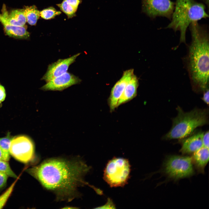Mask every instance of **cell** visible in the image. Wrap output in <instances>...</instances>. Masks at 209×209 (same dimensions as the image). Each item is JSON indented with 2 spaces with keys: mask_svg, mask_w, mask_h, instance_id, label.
<instances>
[{
  "mask_svg": "<svg viewBox=\"0 0 209 209\" xmlns=\"http://www.w3.org/2000/svg\"><path fill=\"white\" fill-rule=\"evenodd\" d=\"M90 169L79 158H53L45 160L27 170L57 199L71 201L78 195V188L88 183L84 177Z\"/></svg>",
  "mask_w": 209,
  "mask_h": 209,
  "instance_id": "1",
  "label": "cell"
},
{
  "mask_svg": "<svg viewBox=\"0 0 209 209\" xmlns=\"http://www.w3.org/2000/svg\"><path fill=\"white\" fill-rule=\"evenodd\" d=\"M77 10L79 5L82 3L81 0H65Z\"/></svg>",
  "mask_w": 209,
  "mask_h": 209,
  "instance_id": "25",
  "label": "cell"
},
{
  "mask_svg": "<svg viewBox=\"0 0 209 209\" xmlns=\"http://www.w3.org/2000/svg\"><path fill=\"white\" fill-rule=\"evenodd\" d=\"M62 13L61 11L57 10L55 8L50 6L45 8L40 12V17L45 20L54 18Z\"/></svg>",
  "mask_w": 209,
  "mask_h": 209,
  "instance_id": "19",
  "label": "cell"
},
{
  "mask_svg": "<svg viewBox=\"0 0 209 209\" xmlns=\"http://www.w3.org/2000/svg\"><path fill=\"white\" fill-rule=\"evenodd\" d=\"M9 159L10 158L4 154L0 147V160L8 161Z\"/></svg>",
  "mask_w": 209,
  "mask_h": 209,
  "instance_id": "29",
  "label": "cell"
},
{
  "mask_svg": "<svg viewBox=\"0 0 209 209\" xmlns=\"http://www.w3.org/2000/svg\"><path fill=\"white\" fill-rule=\"evenodd\" d=\"M175 4L171 21L166 28L179 31L180 42L185 43L188 27L192 23L207 18L208 15L204 4L194 0H176Z\"/></svg>",
  "mask_w": 209,
  "mask_h": 209,
  "instance_id": "3",
  "label": "cell"
},
{
  "mask_svg": "<svg viewBox=\"0 0 209 209\" xmlns=\"http://www.w3.org/2000/svg\"><path fill=\"white\" fill-rule=\"evenodd\" d=\"M0 172L6 174L8 176L18 178L11 168L8 161L0 160Z\"/></svg>",
  "mask_w": 209,
  "mask_h": 209,
  "instance_id": "20",
  "label": "cell"
},
{
  "mask_svg": "<svg viewBox=\"0 0 209 209\" xmlns=\"http://www.w3.org/2000/svg\"><path fill=\"white\" fill-rule=\"evenodd\" d=\"M5 4L3 5L0 13V22L3 25L5 34L8 36L16 39H28L30 37L29 33L25 26H18L13 25L8 21L6 17Z\"/></svg>",
  "mask_w": 209,
  "mask_h": 209,
  "instance_id": "12",
  "label": "cell"
},
{
  "mask_svg": "<svg viewBox=\"0 0 209 209\" xmlns=\"http://www.w3.org/2000/svg\"><path fill=\"white\" fill-rule=\"evenodd\" d=\"M10 154L24 163L32 161L35 156L34 144L28 137L20 136L12 139L9 148Z\"/></svg>",
  "mask_w": 209,
  "mask_h": 209,
  "instance_id": "7",
  "label": "cell"
},
{
  "mask_svg": "<svg viewBox=\"0 0 209 209\" xmlns=\"http://www.w3.org/2000/svg\"><path fill=\"white\" fill-rule=\"evenodd\" d=\"M139 86L138 79L134 74L127 83L118 102L117 107L135 98L137 95Z\"/></svg>",
  "mask_w": 209,
  "mask_h": 209,
  "instance_id": "14",
  "label": "cell"
},
{
  "mask_svg": "<svg viewBox=\"0 0 209 209\" xmlns=\"http://www.w3.org/2000/svg\"><path fill=\"white\" fill-rule=\"evenodd\" d=\"M203 96L202 98V100L206 104L208 105L209 104V90L208 87L204 91Z\"/></svg>",
  "mask_w": 209,
  "mask_h": 209,
  "instance_id": "27",
  "label": "cell"
},
{
  "mask_svg": "<svg viewBox=\"0 0 209 209\" xmlns=\"http://www.w3.org/2000/svg\"><path fill=\"white\" fill-rule=\"evenodd\" d=\"M5 12L8 21L11 24L18 26H25L27 21L23 9H15L9 12L6 7Z\"/></svg>",
  "mask_w": 209,
  "mask_h": 209,
  "instance_id": "15",
  "label": "cell"
},
{
  "mask_svg": "<svg viewBox=\"0 0 209 209\" xmlns=\"http://www.w3.org/2000/svg\"><path fill=\"white\" fill-rule=\"evenodd\" d=\"M6 97V93L4 87L0 84V103L3 101Z\"/></svg>",
  "mask_w": 209,
  "mask_h": 209,
  "instance_id": "26",
  "label": "cell"
},
{
  "mask_svg": "<svg viewBox=\"0 0 209 209\" xmlns=\"http://www.w3.org/2000/svg\"><path fill=\"white\" fill-rule=\"evenodd\" d=\"M102 207L101 208H115L114 207L115 206L112 202L111 199H108L107 203Z\"/></svg>",
  "mask_w": 209,
  "mask_h": 209,
  "instance_id": "28",
  "label": "cell"
},
{
  "mask_svg": "<svg viewBox=\"0 0 209 209\" xmlns=\"http://www.w3.org/2000/svg\"><path fill=\"white\" fill-rule=\"evenodd\" d=\"M8 177L6 174L0 172V190L6 186Z\"/></svg>",
  "mask_w": 209,
  "mask_h": 209,
  "instance_id": "23",
  "label": "cell"
},
{
  "mask_svg": "<svg viewBox=\"0 0 209 209\" xmlns=\"http://www.w3.org/2000/svg\"><path fill=\"white\" fill-rule=\"evenodd\" d=\"M27 22L30 25L35 26L40 17V11L33 5L26 6L23 9Z\"/></svg>",
  "mask_w": 209,
  "mask_h": 209,
  "instance_id": "17",
  "label": "cell"
},
{
  "mask_svg": "<svg viewBox=\"0 0 209 209\" xmlns=\"http://www.w3.org/2000/svg\"><path fill=\"white\" fill-rule=\"evenodd\" d=\"M204 2L206 3L207 5H208V0H203Z\"/></svg>",
  "mask_w": 209,
  "mask_h": 209,
  "instance_id": "30",
  "label": "cell"
},
{
  "mask_svg": "<svg viewBox=\"0 0 209 209\" xmlns=\"http://www.w3.org/2000/svg\"><path fill=\"white\" fill-rule=\"evenodd\" d=\"M192 40L186 58V66L191 84L196 91L208 87L209 37L207 28L197 21L189 26Z\"/></svg>",
  "mask_w": 209,
  "mask_h": 209,
  "instance_id": "2",
  "label": "cell"
},
{
  "mask_svg": "<svg viewBox=\"0 0 209 209\" xmlns=\"http://www.w3.org/2000/svg\"><path fill=\"white\" fill-rule=\"evenodd\" d=\"M174 4L171 0H142V11L152 19L161 16L170 19Z\"/></svg>",
  "mask_w": 209,
  "mask_h": 209,
  "instance_id": "8",
  "label": "cell"
},
{
  "mask_svg": "<svg viewBox=\"0 0 209 209\" xmlns=\"http://www.w3.org/2000/svg\"><path fill=\"white\" fill-rule=\"evenodd\" d=\"M134 75V70L130 69L123 72L121 78L114 85L108 100L110 111H113L117 107L118 102L127 83Z\"/></svg>",
  "mask_w": 209,
  "mask_h": 209,
  "instance_id": "10",
  "label": "cell"
},
{
  "mask_svg": "<svg viewBox=\"0 0 209 209\" xmlns=\"http://www.w3.org/2000/svg\"><path fill=\"white\" fill-rule=\"evenodd\" d=\"M178 114L173 119L172 127L164 136L166 139H181L191 134L197 127L208 123L206 110L194 109L185 112L179 107L177 109Z\"/></svg>",
  "mask_w": 209,
  "mask_h": 209,
  "instance_id": "4",
  "label": "cell"
},
{
  "mask_svg": "<svg viewBox=\"0 0 209 209\" xmlns=\"http://www.w3.org/2000/svg\"><path fill=\"white\" fill-rule=\"evenodd\" d=\"M12 140L9 136L0 138V147L4 154L10 158L9 148Z\"/></svg>",
  "mask_w": 209,
  "mask_h": 209,
  "instance_id": "21",
  "label": "cell"
},
{
  "mask_svg": "<svg viewBox=\"0 0 209 209\" xmlns=\"http://www.w3.org/2000/svg\"><path fill=\"white\" fill-rule=\"evenodd\" d=\"M18 179H17L10 187L0 196V209L2 208L5 206L14 188Z\"/></svg>",
  "mask_w": 209,
  "mask_h": 209,
  "instance_id": "22",
  "label": "cell"
},
{
  "mask_svg": "<svg viewBox=\"0 0 209 209\" xmlns=\"http://www.w3.org/2000/svg\"><path fill=\"white\" fill-rule=\"evenodd\" d=\"M81 81L78 77L67 72L46 82L41 89L43 90L62 91Z\"/></svg>",
  "mask_w": 209,
  "mask_h": 209,
  "instance_id": "9",
  "label": "cell"
},
{
  "mask_svg": "<svg viewBox=\"0 0 209 209\" xmlns=\"http://www.w3.org/2000/svg\"><path fill=\"white\" fill-rule=\"evenodd\" d=\"M80 54L78 53L68 58L59 59L49 64L42 80L47 82L66 72L70 66L75 61Z\"/></svg>",
  "mask_w": 209,
  "mask_h": 209,
  "instance_id": "11",
  "label": "cell"
},
{
  "mask_svg": "<svg viewBox=\"0 0 209 209\" xmlns=\"http://www.w3.org/2000/svg\"><path fill=\"white\" fill-rule=\"evenodd\" d=\"M60 10L65 14L68 19H71L76 16L77 10L65 0L57 4Z\"/></svg>",
  "mask_w": 209,
  "mask_h": 209,
  "instance_id": "18",
  "label": "cell"
},
{
  "mask_svg": "<svg viewBox=\"0 0 209 209\" xmlns=\"http://www.w3.org/2000/svg\"><path fill=\"white\" fill-rule=\"evenodd\" d=\"M130 171V165L127 159L114 157L107 163L103 178L111 187H122L127 183Z\"/></svg>",
  "mask_w": 209,
  "mask_h": 209,
  "instance_id": "5",
  "label": "cell"
},
{
  "mask_svg": "<svg viewBox=\"0 0 209 209\" xmlns=\"http://www.w3.org/2000/svg\"><path fill=\"white\" fill-rule=\"evenodd\" d=\"M194 153L193 159L197 167L203 169L209 161V148L203 147Z\"/></svg>",
  "mask_w": 209,
  "mask_h": 209,
  "instance_id": "16",
  "label": "cell"
},
{
  "mask_svg": "<svg viewBox=\"0 0 209 209\" xmlns=\"http://www.w3.org/2000/svg\"><path fill=\"white\" fill-rule=\"evenodd\" d=\"M203 147L209 148V131L204 133L202 139Z\"/></svg>",
  "mask_w": 209,
  "mask_h": 209,
  "instance_id": "24",
  "label": "cell"
},
{
  "mask_svg": "<svg viewBox=\"0 0 209 209\" xmlns=\"http://www.w3.org/2000/svg\"><path fill=\"white\" fill-rule=\"evenodd\" d=\"M164 171L170 178L178 180L190 176L194 173L192 159L189 156H169L164 165Z\"/></svg>",
  "mask_w": 209,
  "mask_h": 209,
  "instance_id": "6",
  "label": "cell"
},
{
  "mask_svg": "<svg viewBox=\"0 0 209 209\" xmlns=\"http://www.w3.org/2000/svg\"><path fill=\"white\" fill-rule=\"evenodd\" d=\"M204 133L199 132L184 140L180 151L183 154H189L194 153L202 147Z\"/></svg>",
  "mask_w": 209,
  "mask_h": 209,
  "instance_id": "13",
  "label": "cell"
}]
</instances>
